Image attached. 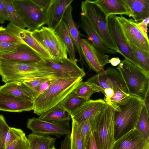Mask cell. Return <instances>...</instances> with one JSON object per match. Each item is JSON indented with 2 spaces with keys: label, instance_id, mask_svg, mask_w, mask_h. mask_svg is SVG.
Here are the masks:
<instances>
[{
  "label": "cell",
  "instance_id": "6da1fadb",
  "mask_svg": "<svg viewBox=\"0 0 149 149\" xmlns=\"http://www.w3.org/2000/svg\"><path fill=\"white\" fill-rule=\"evenodd\" d=\"M82 81L81 77L53 79L49 88L34 99V113L40 116L56 106L73 91Z\"/></svg>",
  "mask_w": 149,
  "mask_h": 149
},
{
  "label": "cell",
  "instance_id": "7a4b0ae2",
  "mask_svg": "<svg viewBox=\"0 0 149 149\" xmlns=\"http://www.w3.org/2000/svg\"><path fill=\"white\" fill-rule=\"evenodd\" d=\"M116 68L125 83L128 93L144 101L149 92V75L126 59L121 61Z\"/></svg>",
  "mask_w": 149,
  "mask_h": 149
},
{
  "label": "cell",
  "instance_id": "3957f363",
  "mask_svg": "<svg viewBox=\"0 0 149 149\" xmlns=\"http://www.w3.org/2000/svg\"><path fill=\"white\" fill-rule=\"evenodd\" d=\"M144 103L140 98L132 95L129 101L120 106L115 114V141L136 128Z\"/></svg>",
  "mask_w": 149,
  "mask_h": 149
},
{
  "label": "cell",
  "instance_id": "277c9868",
  "mask_svg": "<svg viewBox=\"0 0 149 149\" xmlns=\"http://www.w3.org/2000/svg\"><path fill=\"white\" fill-rule=\"evenodd\" d=\"M115 110L107 104L94 116L93 129L99 149H110L115 141Z\"/></svg>",
  "mask_w": 149,
  "mask_h": 149
},
{
  "label": "cell",
  "instance_id": "5b68a950",
  "mask_svg": "<svg viewBox=\"0 0 149 149\" xmlns=\"http://www.w3.org/2000/svg\"><path fill=\"white\" fill-rule=\"evenodd\" d=\"M81 15L83 16L99 35L108 48L119 53V50L110 34L107 17L92 1H82Z\"/></svg>",
  "mask_w": 149,
  "mask_h": 149
},
{
  "label": "cell",
  "instance_id": "8992f818",
  "mask_svg": "<svg viewBox=\"0 0 149 149\" xmlns=\"http://www.w3.org/2000/svg\"><path fill=\"white\" fill-rule=\"evenodd\" d=\"M0 76L5 83L42 76H55L40 71L36 63L3 59H0Z\"/></svg>",
  "mask_w": 149,
  "mask_h": 149
},
{
  "label": "cell",
  "instance_id": "52a82bcc",
  "mask_svg": "<svg viewBox=\"0 0 149 149\" xmlns=\"http://www.w3.org/2000/svg\"><path fill=\"white\" fill-rule=\"evenodd\" d=\"M31 33L48 52L52 60L59 61L68 58L66 47L55 30L43 26Z\"/></svg>",
  "mask_w": 149,
  "mask_h": 149
},
{
  "label": "cell",
  "instance_id": "ba28073f",
  "mask_svg": "<svg viewBox=\"0 0 149 149\" xmlns=\"http://www.w3.org/2000/svg\"><path fill=\"white\" fill-rule=\"evenodd\" d=\"M36 64L40 70L52 74L58 78H83L86 75L77 63L68 58L57 61L43 58Z\"/></svg>",
  "mask_w": 149,
  "mask_h": 149
},
{
  "label": "cell",
  "instance_id": "9c48e42d",
  "mask_svg": "<svg viewBox=\"0 0 149 149\" xmlns=\"http://www.w3.org/2000/svg\"><path fill=\"white\" fill-rule=\"evenodd\" d=\"M12 1L27 30L32 32L45 25V12L32 0H12Z\"/></svg>",
  "mask_w": 149,
  "mask_h": 149
},
{
  "label": "cell",
  "instance_id": "30bf717a",
  "mask_svg": "<svg viewBox=\"0 0 149 149\" xmlns=\"http://www.w3.org/2000/svg\"><path fill=\"white\" fill-rule=\"evenodd\" d=\"M95 84L102 92L104 90L111 88L115 91L122 90L128 93L125 83L117 70L108 67L102 70L87 80Z\"/></svg>",
  "mask_w": 149,
  "mask_h": 149
},
{
  "label": "cell",
  "instance_id": "8fae6325",
  "mask_svg": "<svg viewBox=\"0 0 149 149\" xmlns=\"http://www.w3.org/2000/svg\"><path fill=\"white\" fill-rule=\"evenodd\" d=\"M116 15H111L107 17V22L111 36L116 45L119 53L141 70L140 64L134 56L131 49L116 19Z\"/></svg>",
  "mask_w": 149,
  "mask_h": 149
},
{
  "label": "cell",
  "instance_id": "7c38bea8",
  "mask_svg": "<svg viewBox=\"0 0 149 149\" xmlns=\"http://www.w3.org/2000/svg\"><path fill=\"white\" fill-rule=\"evenodd\" d=\"M79 43L82 56L90 68L97 73L103 70L109 56L99 51L88 39L81 38Z\"/></svg>",
  "mask_w": 149,
  "mask_h": 149
},
{
  "label": "cell",
  "instance_id": "4fadbf2b",
  "mask_svg": "<svg viewBox=\"0 0 149 149\" xmlns=\"http://www.w3.org/2000/svg\"><path fill=\"white\" fill-rule=\"evenodd\" d=\"M26 127L33 133L53 135L58 138L70 134L71 133L69 125L50 122L42 120L38 117L29 118Z\"/></svg>",
  "mask_w": 149,
  "mask_h": 149
},
{
  "label": "cell",
  "instance_id": "5bb4252c",
  "mask_svg": "<svg viewBox=\"0 0 149 149\" xmlns=\"http://www.w3.org/2000/svg\"><path fill=\"white\" fill-rule=\"evenodd\" d=\"M116 19L125 37L138 48L149 52V41L136 26L135 22L122 15L116 16Z\"/></svg>",
  "mask_w": 149,
  "mask_h": 149
},
{
  "label": "cell",
  "instance_id": "9a60e30c",
  "mask_svg": "<svg viewBox=\"0 0 149 149\" xmlns=\"http://www.w3.org/2000/svg\"><path fill=\"white\" fill-rule=\"evenodd\" d=\"M73 0H51L45 13V25L55 30L63 20L65 12Z\"/></svg>",
  "mask_w": 149,
  "mask_h": 149
},
{
  "label": "cell",
  "instance_id": "2e32d148",
  "mask_svg": "<svg viewBox=\"0 0 149 149\" xmlns=\"http://www.w3.org/2000/svg\"><path fill=\"white\" fill-rule=\"evenodd\" d=\"M110 149H149V141L135 128L115 140Z\"/></svg>",
  "mask_w": 149,
  "mask_h": 149
},
{
  "label": "cell",
  "instance_id": "e0dca14e",
  "mask_svg": "<svg viewBox=\"0 0 149 149\" xmlns=\"http://www.w3.org/2000/svg\"><path fill=\"white\" fill-rule=\"evenodd\" d=\"M6 28L10 32L22 40L43 58L52 60L48 52L32 36L31 31L21 28L10 22Z\"/></svg>",
  "mask_w": 149,
  "mask_h": 149
},
{
  "label": "cell",
  "instance_id": "ac0fdd59",
  "mask_svg": "<svg viewBox=\"0 0 149 149\" xmlns=\"http://www.w3.org/2000/svg\"><path fill=\"white\" fill-rule=\"evenodd\" d=\"M33 102L0 91V111L22 112L33 110Z\"/></svg>",
  "mask_w": 149,
  "mask_h": 149
},
{
  "label": "cell",
  "instance_id": "d6986e66",
  "mask_svg": "<svg viewBox=\"0 0 149 149\" xmlns=\"http://www.w3.org/2000/svg\"><path fill=\"white\" fill-rule=\"evenodd\" d=\"M106 104L104 99L90 100L82 104L71 116V119L79 123L94 116Z\"/></svg>",
  "mask_w": 149,
  "mask_h": 149
},
{
  "label": "cell",
  "instance_id": "ffe728a7",
  "mask_svg": "<svg viewBox=\"0 0 149 149\" xmlns=\"http://www.w3.org/2000/svg\"><path fill=\"white\" fill-rule=\"evenodd\" d=\"M0 59L37 63L43 58L26 43H21L15 52L0 54Z\"/></svg>",
  "mask_w": 149,
  "mask_h": 149
},
{
  "label": "cell",
  "instance_id": "44dd1931",
  "mask_svg": "<svg viewBox=\"0 0 149 149\" xmlns=\"http://www.w3.org/2000/svg\"><path fill=\"white\" fill-rule=\"evenodd\" d=\"M128 16L137 22L149 17V0H122Z\"/></svg>",
  "mask_w": 149,
  "mask_h": 149
},
{
  "label": "cell",
  "instance_id": "7402d4cb",
  "mask_svg": "<svg viewBox=\"0 0 149 149\" xmlns=\"http://www.w3.org/2000/svg\"><path fill=\"white\" fill-rule=\"evenodd\" d=\"M0 91L8 93L23 99L33 102V95L23 80L5 83L0 86Z\"/></svg>",
  "mask_w": 149,
  "mask_h": 149
},
{
  "label": "cell",
  "instance_id": "603a6c76",
  "mask_svg": "<svg viewBox=\"0 0 149 149\" xmlns=\"http://www.w3.org/2000/svg\"><path fill=\"white\" fill-rule=\"evenodd\" d=\"M92 1L107 17L111 15L128 16L127 8L122 0H95Z\"/></svg>",
  "mask_w": 149,
  "mask_h": 149
},
{
  "label": "cell",
  "instance_id": "cb8c5ba5",
  "mask_svg": "<svg viewBox=\"0 0 149 149\" xmlns=\"http://www.w3.org/2000/svg\"><path fill=\"white\" fill-rule=\"evenodd\" d=\"M79 24L80 27L87 35L88 39L99 51L104 54H115L117 53V51L109 49L105 45L97 32L85 18L81 15V21Z\"/></svg>",
  "mask_w": 149,
  "mask_h": 149
},
{
  "label": "cell",
  "instance_id": "d4e9b609",
  "mask_svg": "<svg viewBox=\"0 0 149 149\" xmlns=\"http://www.w3.org/2000/svg\"><path fill=\"white\" fill-rule=\"evenodd\" d=\"M38 118L42 120L58 124L69 125L71 116L58 104L41 114Z\"/></svg>",
  "mask_w": 149,
  "mask_h": 149
},
{
  "label": "cell",
  "instance_id": "484cf974",
  "mask_svg": "<svg viewBox=\"0 0 149 149\" xmlns=\"http://www.w3.org/2000/svg\"><path fill=\"white\" fill-rule=\"evenodd\" d=\"M72 10L73 8L71 4L66 9L63 20L67 25L69 33L80 56V60H82L84 61L81 54L79 43L81 38L80 37L82 35L73 18L72 14Z\"/></svg>",
  "mask_w": 149,
  "mask_h": 149
},
{
  "label": "cell",
  "instance_id": "4316f807",
  "mask_svg": "<svg viewBox=\"0 0 149 149\" xmlns=\"http://www.w3.org/2000/svg\"><path fill=\"white\" fill-rule=\"evenodd\" d=\"M55 30L65 45L69 58L74 62L77 63L75 47L66 23L63 20H62Z\"/></svg>",
  "mask_w": 149,
  "mask_h": 149
},
{
  "label": "cell",
  "instance_id": "83f0119b",
  "mask_svg": "<svg viewBox=\"0 0 149 149\" xmlns=\"http://www.w3.org/2000/svg\"><path fill=\"white\" fill-rule=\"evenodd\" d=\"M28 149H51L55 147L56 138L49 135L31 133L28 135Z\"/></svg>",
  "mask_w": 149,
  "mask_h": 149
},
{
  "label": "cell",
  "instance_id": "f1b7e54d",
  "mask_svg": "<svg viewBox=\"0 0 149 149\" xmlns=\"http://www.w3.org/2000/svg\"><path fill=\"white\" fill-rule=\"evenodd\" d=\"M86 101L78 96L73 91L58 104L71 116L77 109Z\"/></svg>",
  "mask_w": 149,
  "mask_h": 149
},
{
  "label": "cell",
  "instance_id": "f546056e",
  "mask_svg": "<svg viewBox=\"0 0 149 149\" xmlns=\"http://www.w3.org/2000/svg\"><path fill=\"white\" fill-rule=\"evenodd\" d=\"M73 91L78 96L87 101L90 100L94 93L101 92L98 86L87 81H82Z\"/></svg>",
  "mask_w": 149,
  "mask_h": 149
},
{
  "label": "cell",
  "instance_id": "4dcf8cb0",
  "mask_svg": "<svg viewBox=\"0 0 149 149\" xmlns=\"http://www.w3.org/2000/svg\"><path fill=\"white\" fill-rule=\"evenodd\" d=\"M125 38L134 56L140 64L143 70L149 75V52L138 48L130 40Z\"/></svg>",
  "mask_w": 149,
  "mask_h": 149
},
{
  "label": "cell",
  "instance_id": "1f68e13d",
  "mask_svg": "<svg viewBox=\"0 0 149 149\" xmlns=\"http://www.w3.org/2000/svg\"><path fill=\"white\" fill-rule=\"evenodd\" d=\"M8 13L9 21L17 26L25 29L26 26L14 6L12 0H3Z\"/></svg>",
  "mask_w": 149,
  "mask_h": 149
},
{
  "label": "cell",
  "instance_id": "d6a6232c",
  "mask_svg": "<svg viewBox=\"0 0 149 149\" xmlns=\"http://www.w3.org/2000/svg\"><path fill=\"white\" fill-rule=\"evenodd\" d=\"M149 111L144 103L136 128L145 138L149 141Z\"/></svg>",
  "mask_w": 149,
  "mask_h": 149
},
{
  "label": "cell",
  "instance_id": "836d02e7",
  "mask_svg": "<svg viewBox=\"0 0 149 149\" xmlns=\"http://www.w3.org/2000/svg\"><path fill=\"white\" fill-rule=\"evenodd\" d=\"M132 95L122 90L115 91L107 104L110 105L115 111H119L120 106L127 102Z\"/></svg>",
  "mask_w": 149,
  "mask_h": 149
},
{
  "label": "cell",
  "instance_id": "e575fe53",
  "mask_svg": "<svg viewBox=\"0 0 149 149\" xmlns=\"http://www.w3.org/2000/svg\"><path fill=\"white\" fill-rule=\"evenodd\" d=\"M54 78H58L54 76H45L27 79L24 80L23 81L31 90L35 98L38 95L41 84L45 81Z\"/></svg>",
  "mask_w": 149,
  "mask_h": 149
},
{
  "label": "cell",
  "instance_id": "d590c367",
  "mask_svg": "<svg viewBox=\"0 0 149 149\" xmlns=\"http://www.w3.org/2000/svg\"><path fill=\"white\" fill-rule=\"evenodd\" d=\"M94 116L79 123H77L79 133L83 141L84 149H85L87 141L93 128Z\"/></svg>",
  "mask_w": 149,
  "mask_h": 149
},
{
  "label": "cell",
  "instance_id": "8d00e7d4",
  "mask_svg": "<svg viewBox=\"0 0 149 149\" xmlns=\"http://www.w3.org/2000/svg\"><path fill=\"white\" fill-rule=\"evenodd\" d=\"M72 127L70 134V149H84L83 141L78 131L76 122L72 119Z\"/></svg>",
  "mask_w": 149,
  "mask_h": 149
},
{
  "label": "cell",
  "instance_id": "74e56055",
  "mask_svg": "<svg viewBox=\"0 0 149 149\" xmlns=\"http://www.w3.org/2000/svg\"><path fill=\"white\" fill-rule=\"evenodd\" d=\"M0 42L25 43L22 40L9 31L6 28L0 26Z\"/></svg>",
  "mask_w": 149,
  "mask_h": 149
},
{
  "label": "cell",
  "instance_id": "f35d334b",
  "mask_svg": "<svg viewBox=\"0 0 149 149\" xmlns=\"http://www.w3.org/2000/svg\"><path fill=\"white\" fill-rule=\"evenodd\" d=\"M25 136V133L22 130L10 127L7 135L5 148L14 141Z\"/></svg>",
  "mask_w": 149,
  "mask_h": 149
},
{
  "label": "cell",
  "instance_id": "ab89813d",
  "mask_svg": "<svg viewBox=\"0 0 149 149\" xmlns=\"http://www.w3.org/2000/svg\"><path fill=\"white\" fill-rule=\"evenodd\" d=\"M10 127L2 115H0V149H5L6 138Z\"/></svg>",
  "mask_w": 149,
  "mask_h": 149
},
{
  "label": "cell",
  "instance_id": "60d3db41",
  "mask_svg": "<svg viewBox=\"0 0 149 149\" xmlns=\"http://www.w3.org/2000/svg\"><path fill=\"white\" fill-rule=\"evenodd\" d=\"M29 145V139L25 136L14 141L5 149H28Z\"/></svg>",
  "mask_w": 149,
  "mask_h": 149
},
{
  "label": "cell",
  "instance_id": "b9f144b4",
  "mask_svg": "<svg viewBox=\"0 0 149 149\" xmlns=\"http://www.w3.org/2000/svg\"><path fill=\"white\" fill-rule=\"evenodd\" d=\"M20 44L0 42V54L15 52L18 48Z\"/></svg>",
  "mask_w": 149,
  "mask_h": 149
},
{
  "label": "cell",
  "instance_id": "7bdbcfd3",
  "mask_svg": "<svg viewBox=\"0 0 149 149\" xmlns=\"http://www.w3.org/2000/svg\"><path fill=\"white\" fill-rule=\"evenodd\" d=\"M85 149H99L93 128L91 130Z\"/></svg>",
  "mask_w": 149,
  "mask_h": 149
},
{
  "label": "cell",
  "instance_id": "ee69618b",
  "mask_svg": "<svg viewBox=\"0 0 149 149\" xmlns=\"http://www.w3.org/2000/svg\"><path fill=\"white\" fill-rule=\"evenodd\" d=\"M149 22V17L139 22H135L136 26L141 31L146 39L149 41L148 35V25Z\"/></svg>",
  "mask_w": 149,
  "mask_h": 149
},
{
  "label": "cell",
  "instance_id": "f6af8a7d",
  "mask_svg": "<svg viewBox=\"0 0 149 149\" xmlns=\"http://www.w3.org/2000/svg\"><path fill=\"white\" fill-rule=\"evenodd\" d=\"M6 20L9 21L8 13L3 0H0V23L3 24Z\"/></svg>",
  "mask_w": 149,
  "mask_h": 149
},
{
  "label": "cell",
  "instance_id": "bcb514c9",
  "mask_svg": "<svg viewBox=\"0 0 149 149\" xmlns=\"http://www.w3.org/2000/svg\"><path fill=\"white\" fill-rule=\"evenodd\" d=\"M42 10L45 12L48 8L51 0H32Z\"/></svg>",
  "mask_w": 149,
  "mask_h": 149
},
{
  "label": "cell",
  "instance_id": "7dc6e473",
  "mask_svg": "<svg viewBox=\"0 0 149 149\" xmlns=\"http://www.w3.org/2000/svg\"><path fill=\"white\" fill-rule=\"evenodd\" d=\"M60 149H70V134L65 135L61 141Z\"/></svg>",
  "mask_w": 149,
  "mask_h": 149
},
{
  "label": "cell",
  "instance_id": "c3c4849f",
  "mask_svg": "<svg viewBox=\"0 0 149 149\" xmlns=\"http://www.w3.org/2000/svg\"><path fill=\"white\" fill-rule=\"evenodd\" d=\"M55 79L56 78L45 81L41 84L39 87L38 95L43 93L49 88L52 80Z\"/></svg>",
  "mask_w": 149,
  "mask_h": 149
},
{
  "label": "cell",
  "instance_id": "681fc988",
  "mask_svg": "<svg viewBox=\"0 0 149 149\" xmlns=\"http://www.w3.org/2000/svg\"><path fill=\"white\" fill-rule=\"evenodd\" d=\"M121 61L118 57H113L109 60L108 63H111L113 66H116L120 64Z\"/></svg>",
  "mask_w": 149,
  "mask_h": 149
},
{
  "label": "cell",
  "instance_id": "f907efd6",
  "mask_svg": "<svg viewBox=\"0 0 149 149\" xmlns=\"http://www.w3.org/2000/svg\"><path fill=\"white\" fill-rule=\"evenodd\" d=\"M51 149H57L55 147H54L52 148Z\"/></svg>",
  "mask_w": 149,
  "mask_h": 149
}]
</instances>
